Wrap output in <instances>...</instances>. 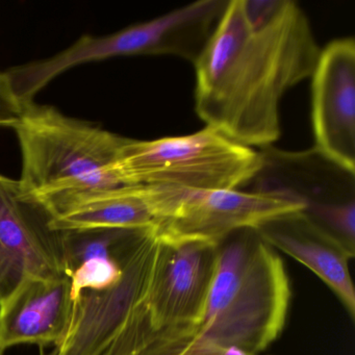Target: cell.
Wrapping results in <instances>:
<instances>
[{
    "instance_id": "cell-1",
    "label": "cell",
    "mask_w": 355,
    "mask_h": 355,
    "mask_svg": "<svg viewBox=\"0 0 355 355\" xmlns=\"http://www.w3.org/2000/svg\"><path fill=\"white\" fill-rule=\"evenodd\" d=\"M319 49L293 0H230L193 65L195 109L209 128L245 146L280 136V101L311 78Z\"/></svg>"
},
{
    "instance_id": "cell-2",
    "label": "cell",
    "mask_w": 355,
    "mask_h": 355,
    "mask_svg": "<svg viewBox=\"0 0 355 355\" xmlns=\"http://www.w3.org/2000/svg\"><path fill=\"white\" fill-rule=\"evenodd\" d=\"M291 298L277 251L253 228L232 232L218 243L217 267L195 334L261 354L282 334Z\"/></svg>"
},
{
    "instance_id": "cell-3",
    "label": "cell",
    "mask_w": 355,
    "mask_h": 355,
    "mask_svg": "<svg viewBox=\"0 0 355 355\" xmlns=\"http://www.w3.org/2000/svg\"><path fill=\"white\" fill-rule=\"evenodd\" d=\"M13 130L22 157L18 182L37 200L71 191L121 186L114 166L128 138L35 103L26 105Z\"/></svg>"
},
{
    "instance_id": "cell-4",
    "label": "cell",
    "mask_w": 355,
    "mask_h": 355,
    "mask_svg": "<svg viewBox=\"0 0 355 355\" xmlns=\"http://www.w3.org/2000/svg\"><path fill=\"white\" fill-rule=\"evenodd\" d=\"M263 165L261 153L214 128L150 141L126 139L114 170L126 186L240 190Z\"/></svg>"
},
{
    "instance_id": "cell-5",
    "label": "cell",
    "mask_w": 355,
    "mask_h": 355,
    "mask_svg": "<svg viewBox=\"0 0 355 355\" xmlns=\"http://www.w3.org/2000/svg\"><path fill=\"white\" fill-rule=\"evenodd\" d=\"M157 236L171 241L218 244L232 232L257 230L269 220L302 211L284 197L241 190L140 186Z\"/></svg>"
},
{
    "instance_id": "cell-6",
    "label": "cell",
    "mask_w": 355,
    "mask_h": 355,
    "mask_svg": "<svg viewBox=\"0 0 355 355\" xmlns=\"http://www.w3.org/2000/svg\"><path fill=\"white\" fill-rule=\"evenodd\" d=\"M259 153L263 165L251 180L250 192L300 203L313 223L355 251V172L315 147L286 151L271 145Z\"/></svg>"
},
{
    "instance_id": "cell-7",
    "label": "cell",
    "mask_w": 355,
    "mask_h": 355,
    "mask_svg": "<svg viewBox=\"0 0 355 355\" xmlns=\"http://www.w3.org/2000/svg\"><path fill=\"white\" fill-rule=\"evenodd\" d=\"M159 238L143 311L153 338L194 332L207 306L215 275L218 244ZM145 345V346H146Z\"/></svg>"
},
{
    "instance_id": "cell-8",
    "label": "cell",
    "mask_w": 355,
    "mask_h": 355,
    "mask_svg": "<svg viewBox=\"0 0 355 355\" xmlns=\"http://www.w3.org/2000/svg\"><path fill=\"white\" fill-rule=\"evenodd\" d=\"M159 246L155 228L149 230L126 257L117 284L84 293L74 301L71 326L65 340L43 355H103L144 302Z\"/></svg>"
},
{
    "instance_id": "cell-9",
    "label": "cell",
    "mask_w": 355,
    "mask_h": 355,
    "mask_svg": "<svg viewBox=\"0 0 355 355\" xmlns=\"http://www.w3.org/2000/svg\"><path fill=\"white\" fill-rule=\"evenodd\" d=\"M59 274L65 273L49 213L0 173V300L24 280Z\"/></svg>"
},
{
    "instance_id": "cell-10",
    "label": "cell",
    "mask_w": 355,
    "mask_h": 355,
    "mask_svg": "<svg viewBox=\"0 0 355 355\" xmlns=\"http://www.w3.org/2000/svg\"><path fill=\"white\" fill-rule=\"evenodd\" d=\"M311 78L315 148L355 172V40L328 43Z\"/></svg>"
},
{
    "instance_id": "cell-11",
    "label": "cell",
    "mask_w": 355,
    "mask_h": 355,
    "mask_svg": "<svg viewBox=\"0 0 355 355\" xmlns=\"http://www.w3.org/2000/svg\"><path fill=\"white\" fill-rule=\"evenodd\" d=\"M66 274L24 280L0 300V352L24 344L59 346L73 317Z\"/></svg>"
},
{
    "instance_id": "cell-12",
    "label": "cell",
    "mask_w": 355,
    "mask_h": 355,
    "mask_svg": "<svg viewBox=\"0 0 355 355\" xmlns=\"http://www.w3.org/2000/svg\"><path fill=\"white\" fill-rule=\"evenodd\" d=\"M230 0H199L107 35L112 58L172 55L194 64Z\"/></svg>"
},
{
    "instance_id": "cell-13",
    "label": "cell",
    "mask_w": 355,
    "mask_h": 355,
    "mask_svg": "<svg viewBox=\"0 0 355 355\" xmlns=\"http://www.w3.org/2000/svg\"><path fill=\"white\" fill-rule=\"evenodd\" d=\"M255 230L276 251L286 253L323 280L351 319H355L354 286L349 268L355 251L313 223L302 211L277 216Z\"/></svg>"
},
{
    "instance_id": "cell-14",
    "label": "cell",
    "mask_w": 355,
    "mask_h": 355,
    "mask_svg": "<svg viewBox=\"0 0 355 355\" xmlns=\"http://www.w3.org/2000/svg\"><path fill=\"white\" fill-rule=\"evenodd\" d=\"M149 230L153 228L58 232L62 268L70 280L72 301L84 293L117 284L126 257Z\"/></svg>"
},
{
    "instance_id": "cell-15",
    "label": "cell",
    "mask_w": 355,
    "mask_h": 355,
    "mask_svg": "<svg viewBox=\"0 0 355 355\" xmlns=\"http://www.w3.org/2000/svg\"><path fill=\"white\" fill-rule=\"evenodd\" d=\"M38 201L51 217V228L57 232L155 228L140 186L71 191Z\"/></svg>"
},
{
    "instance_id": "cell-16",
    "label": "cell",
    "mask_w": 355,
    "mask_h": 355,
    "mask_svg": "<svg viewBox=\"0 0 355 355\" xmlns=\"http://www.w3.org/2000/svg\"><path fill=\"white\" fill-rule=\"evenodd\" d=\"M138 355H263L222 346L195 334L151 340Z\"/></svg>"
},
{
    "instance_id": "cell-17",
    "label": "cell",
    "mask_w": 355,
    "mask_h": 355,
    "mask_svg": "<svg viewBox=\"0 0 355 355\" xmlns=\"http://www.w3.org/2000/svg\"><path fill=\"white\" fill-rule=\"evenodd\" d=\"M26 107L16 95L7 71H0V128H15Z\"/></svg>"
},
{
    "instance_id": "cell-18",
    "label": "cell",
    "mask_w": 355,
    "mask_h": 355,
    "mask_svg": "<svg viewBox=\"0 0 355 355\" xmlns=\"http://www.w3.org/2000/svg\"><path fill=\"white\" fill-rule=\"evenodd\" d=\"M0 355H3V352H0Z\"/></svg>"
}]
</instances>
